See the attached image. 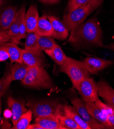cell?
Segmentation results:
<instances>
[{
    "label": "cell",
    "mask_w": 114,
    "mask_h": 129,
    "mask_svg": "<svg viewBox=\"0 0 114 129\" xmlns=\"http://www.w3.org/2000/svg\"><path fill=\"white\" fill-rule=\"evenodd\" d=\"M90 0H69L68 4V11H71L76 8L86 5Z\"/></svg>",
    "instance_id": "f1b7e54d"
},
{
    "label": "cell",
    "mask_w": 114,
    "mask_h": 129,
    "mask_svg": "<svg viewBox=\"0 0 114 129\" xmlns=\"http://www.w3.org/2000/svg\"><path fill=\"white\" fill-rule=\"evenodd\" d=\"M27 129H43V128L39 124L35 123L33 124H30L28 126Z\"/></svg>",
    "instance_id": "74e56055"
},
{
    "label": "cell",
    "mask_w": 114,
    "mask_h": 129,
    "mask_svg": "<svg viewBox=\"0 0 114 129\" xmlns=\"http://www.w3.org/2000/svg\"><path fill=\"white\" fill-rule=\"evenodd\" d=\"M39 1L43 3L52 4L57 3L58 2H59L60 0H39Z\"/></svg>",
    "instance_id": "8d00e7d4"
},
{
    "label": "cell",
    "mask_w": 114,
    "mask_h": 129,
    "mask_svg": "<svg viewBox=\"0 0 114 129\" xmlns=\"http://www.w3.org/2000/svg\"><path fill=\"white\" fill-rule=\"evenodd\" d=\"M63 112L64 114L70 117L77 123L81 128V129H91L88 125L80 116L77 110L73 106L68 105H63Z\"/></svg>",
    "instance_id": "d6986e66"
},
{
    "label": "cell",
    "mask_w": 114,
    "mask_h": 129,
    "mask_svg": "<svg viewBox=\"0 0 114 129\" xmlns=\"http://www.w3.org/2000/svg\"><path fill=\"white\" fill-rule=\"evenodd\" d=\"M10 40V38L8 35V31H0V44L7 42Z\"/></svg>",
    "instance_id": "1f68e13d"
},
{
    "label": "cell",
    "mask_w": 114,
    "mask_h": 129,
    "mask_svg": "<svg viewBox=\"0 0 114 129\" xmlns=\"http://www.w3.org/2000/svg\"><path fill=\"white\" fill-rule=\"evenodd\" d=\"M15 6H7L0 10V31H6L14 21L18 13Z\"/></svg>",
    "instance_id": "30bf717a"
},
{
    "label": "cell",
    "mask_w": 114,
    "mask_h": 129,
    "mask_svg": "<svg viewBox=\"0 0 114 129\" xmlns=\"http://www.w3.org/2000/svg\"><path fill=\"white\" fill-rule=\"evenodd\" d=\"M47 18L52 25L53 31L52 37L61 40L66 39L69 35V31L62 21L54 16H48Z\"/></svg>",
    "instance_id": "8fae6325"
},
{
    "label": "cell",
    "mask_w": 114,
    "mask_h": 129,
    "mask_svg": "<svg viewBox=\"0 0 114 129\" xmlns=\"http://www.w3.org/2000/svg\"><path fill=\"white\" fill-rule=\"evenodd\" d=\"M53 27L47 16L43 15L38 20L34 33L38 36L52 37Z\"/></svg>",
    "instance_id": "e0dca14e"
},
{
    "label": "cell",
    "mask_w": 114,
    "mask_h": 129,
    "mask_svg": "<svg viewBox=\"0 0 114 129\" xmlns=\"http://www.w3.org/2000/svg\"><path fill=\"white\" fill-rule=\"evenodd\" d=\"M0 48L5 49L8 53L11 63H23L22 60V49L14 42H5L0 44Z\"/></svg>",
    "instance_id": "9a60e30c"
},
{
    "label": "cell",
    "mask_w": 114,
    "mask_h": 129,
    "mask_svg": "<svg viewBox=\"0 0 114 129\" xmlns=\"http://www.w3.org/2000/svg\"><path fill=\"white\" fill-rule=\"evenodd\" d=\"M0 125H1V128H10L11 127V124L8 122L7 119L4 117L1 120Z\"/></svg>",
    "instance_id": "836d02e7"
},
{
    "label": "cell",
    "mask_w": 114,
    "mask_h": 129,
    "mask_svg": "<svg viewBox=\"0 0 114 129\" xmlns=\"http://www.w3.org/2000/svg\"><path fill=\"white\" fill-rule=\"evenodd\" d=\"M8 59H9L8 53L5 49L0 48V62L4 61Z\"/></svg>",
    "instance_id": "d6a6232c"
},
{
    "label": "cell",
    "mask_w": 114,
    "mask_h": 129,
    "mask_svg": "<svg viewBox=\"0 0 114 129\" xmlns=\"http://www.w3.org/2000/svg\"><path fill=\"white\" fill-rule=\"evenodd\" d=\"M59 71L65 73L70 79L72 85L75 88L79 83L87 77H90L83 62L67 57L65 62L60 66Z\"/></svg>",
    "instance_id": "3957f363"
},
{
    "label": "cell",
    "mask_w": 114,
    "mask_h": 129,
    "mask_svg": "<svg viewBox=\"0 0 114 129\" xmlns=\"http://www.w3.org/2000/svg\"><path fill=\"white\" fill-rule=\"evenodd\" d=\"M83 62L87 71L91 75H95L113 64L111 61L96 57H87Z\"/></svg>",
    "instance_id": "9c48e42d"
},
{
    "label": "cell",
    "mask_w": 114,
    "mask_h": 129,
    "mask_svg": "<svg viewBox=\"0 0 114 129\" xmlns=\"http://www.w3.org/2000/svg\"><path fill=\"white\" fill-rule=\"evenodd\" d=\"M95 105L102 111L105 114L108 115L114 113V110L108 105L102 102L99 98H98L96 101L94 102Z\"/></svg>",
    "instance_id": "f546056e"
},
{
    "label": "cell",
    "mask_w": 114,
    "mask_h": 129,
    "mask_svg": "<svg viewBox=\"0 0 114 129\" xmlns=\"http://www.w3.org/2000/svg\"><path fill=\"white\" fill-rule=\"evenodd\" d=\"M104 0H90L88 5L90 6L91 14L102 4Z\"/></svg>",
    "instance_id": "4dcf8cb0"
},
{
    "label": "cell",
    "mask_w": 114,
    "mask_h": 129,
    "mask_svg": "<svg viewBox=\"0 0 114 129\" xmlns=\"http://www.w3.org/2000/svg\"><path fill=\"white\" fill-rule=\"evenodd\" d=\"M21 14L20 11H18L17 15L12 24L10 25L8 31V35L10 38V40L16 44H19L21 39L20 38V21Z\"/></svg>",
    "instance_id": "44dd1931"
},
{
    "label": "cell",
    "mask_w": 114,
    "mask_h": 129,
    "mask_svg": "<svg viewBox=\"0 0 114 129\" xmlns=\"http://www.w3.org/2000/svg\"><path fill=\"white\" fill-rule=\"evenodd\" d=\"M44 51L56 63L60 66L62 65L65 62L67 57L61 47L58 44H57L53 48L45 50Z\"/></svg>",
    "instance_id": "7402d4cb"
},
{
    "label": "cell",
    "mask_w": 114,
    "mask_h": 129,
    "mask_svg": "<svg viewBox=\"0 0 114 129\" xmlns=\"http://www.w3.org/2000/svg\"><path fill=\"white\" fill-rule=\"evenodd\" d=\"M73 106L78 111L81 118L88 125L91 129H103L105 128V126L102 124L97 121L87 110L85 102L84 101L79 98H76L71 101Z\"/></svg>",
    "instance_id": "52a82bcc"
},
{
    "label": "cell",
    "mask_w": 114,
    "mask_h": 129,
    "mask_svg": "<svg viewBox=\"0 0 114 129\" xmlns=\"http://www.w3.org/2000/svg\"><path fill=\"white\" fill-rule=\"evenodd\" d=\"M107 47L114 51V42H113V43H111V44H110L109 45L107 46Z\"/></svg>",
    "instance_id": "f35d334b"
},
{
    "label": "cell",
    "mask_w": 114,
    "mask_h": 129,
    "mask_svg": "<svg viewBox=\"0 0 114 129\" xmlns=\"http://www.w3.org/2000/svg\"><path fill=\"white\" fill-rule=\"evenodd\" d=\"M97 85L98 95L114 110V89L106 81L102 79L97 83Z\"/></svg>",
    "instance_id": "4fadbf2b"
},
{
    "label": "cell",
    "mask_w": 114,
    "mask_h": 129,
    "mask_svg": "<svg viewBox=\"0 0 114 129\" xmlns=\"http://www.w3.org/2000/svg\"><path fill=\"white\" fill-rule=\"evenodd\" d=\"M12 81L10 72L7 70L2 78L0 79V98L6 93Z\"/></svg>",
    "instance_id": "4316f807"
},
{
    "label": "cell",
    "mask_w": 114,
    "mask_h": 129,
    "mask_svg": "<svg viewBox=\"0 0 114 129\" xmlns=\"http://www.w3.org/2000/svg\"><path fill=\"white\" fill-rule=\"evenodd\" d=\"M32 112L33 117L49 115H57L63 111V107L57 101H40L28 102L27 104Z\"/></svg>",
    "instance_id": "277c9868"
},
{
    "label": "cell",
    "mask_w": 114,
    "mask_h": 129,
    "mask_svg": "<svg viewBox=\"0 0 114 129\" xmlns=\"http://www.w3.org/2000/svg\"><path fill=\"white\" fill-rule=\"evenodd\" d=\"M1 112H2V102H1V98H0V121H1Z\"/></svg>",
    "instance_id": "ab89813d"
},
{
    "label": "cell",
    "mask_w": 114,
    "mask_h": 129,
    "mask_svg": "<svg viewBox=\"0 0 114 129\" xmlns=\"http://www.w3.org/2000/svg\"><path fill=\"white\" fill-rule=\"evenodd\" d=\"M85 105L88 112L97 121L104 125L105 128H114L107 120V115L101 111L94 102H85Z\"/></svg>",
    "instance_id": "7c38bea8"
},
{
    "label": "cell",
    "mask_w": 114,
    "mask_h": 129,
    "mask_svg": "<svg viewBox=\"0 0 114 129\" xmlns=\"http://www.w3.org/2000/svg\"><path fill=\"white\" fill-rule=\"evenodd\" d=\"M21 14L20 21V39L26 38L27 35L26 31V23H25V7L24 6H22L19 10Z\"/></svg>",
    "instance_id": "83f0119b"
},
{
    "label": "cell",
    "mask_w": 114,
    "mask_h": 129,
    "mask_svg": "<svg viewBox=\"0 0 114 129\" xmlns=\"http://www.w3.org/2000/svg\"><path fill=\"white\" fill-rule=\"evenodd\" d=\"M91 14L90 6L87 4L68 12L63 17L62 22L67 30L71 31L83 23Z\"/></svg>",
    "instance_id": "5b68a950"
},
{
    "label": "cell",
    "mask_w": 114,
    "mask_h": 129,
    "mask_svg": "<svg viewBox=\"0 0 114 129\" xmlns=\"http://www.w3.org/2000/svg\"><path fill=\"white\" fill-rule=\"evenodd\" d=\"M107 120L109 123L114 127V113L107 116Z\"/></svg>",
    "instance_id": "d590c367"
},
{
    "label": "cell",
    "mask_w": 114,
    "mask_h": 129,
    "mask_svg": "<svg viewBox=\"0 0 114 129\" xmlns=\"http://www.w3.org/2000/svg\"><path fill=\"white\" fill-rule=\"evenodd\" d=\"M7 104L9 109L12 113L11 120L13 125H15L22 116L28 110L25 107V100H18L9 96L8 98Z\"/></svg>",
    "instance_id": "ba28073f"
},
{
    "label": "cell",
    "mask_w": 114,
    "mask_h": 129,
    "mask_svg": "<svg viewBox=\"0 0 114 129\" xmlns=\"http://www.w3.org/2000/svg\"><path fill=\"white\" fill-rule=\"evenodd\" d=\"M85 102H95L98 98V86L95 81L87 77L75 87Z\"/></svg>",
    "instance_id": "8992f818"
},
{
    "label": "cell",
    "mask_w": 114,
    "mask_h": 129,
    "mask_svg": "<svg viewBox=\"0 0 114 129\" xmlns=\"http://www.w3.org/2000/svg\"><path fill=\"white\" fill-rule=\"evenodd\" d=\"M70 31L68 41L73 45L104 46L102 31L95 18L81 23Z\"/></svg>",
    "instance_id": "6da1fadb"
},
{
    "label": "cell",
    "mask_w": 114,
    "mask_h": 129,
    "mask_svg": "<svg viewBox=\"0 0 114 129\" xmlns=\"http://www.w3.org/2000/svg\"><path fill=\"white\" fill-rule=\"evenodd\" d=\"M25 49L32 51L33 53L44 56L41 50L37 41V35L34 33L27 34L25 43Z\"/></svg>",
    "instance_id": "603a6c76"
},
{
    "label": "cell",
    "mask_w": 114,
    "mask_h": 129,
    "mask_svg": "<svg viewBox=\"0 0 114 129\" xmlns=\"http://www.w3.org/2000/svg\"><path fill=\"white\" fill-rule=\"evenodd\" d=\"M29 67L24 63L16 62L10 67L12 81L22 80L26 76Z\"/></svg>",
    "instance_id": "ffe728a7"
},
{
    "label": "cell",
    "mask_w": 114,
    "mask_h": 129,
    "mask_svg": "<svg viewBox=\"0 0 114 129\" xmlns=\"http://www.w3.org/2000/svg\"><path fill=\"white\" fill-rule=\"evenodd\" d=\"M37 41L42 51L51 49L57 44L52 37L37 36Z\"/></svg>",
    "instance_id": "484cf974"
},
{
    "label": "cell",
    "mask_w": 114,
    "mask_h": 129,
    "mask_svg": "<svg viewBox=\"0 0 114 129\" xmlns=\"http://www.w3.org/2000/svg\"><path fill=\"white\" fill-rule=\"evenodd\" d=\"M60 121L61 129H81V127L70 117L63 113H58L56 115Z\"/></svg>",
    "instance_id": "cb8c5ba5"
},
{
    "label": "cell",
    "mask_w": 114,
    "mask_h": 129,
    "mask_svg": "<svg viewBox=\"0 0 114 129\" xmlns=\"http://www.w3.org/2000/svg\"><path fill=\"white\" fill-rule=\"evenodd\" d=\"M32 118V112L30 109L25 113L16 124L10 128L14 129H27L28 126L30 125Z\"/></svg>",
    "instance_id": "d4e9b609"
},
{
    "label": "cell",
    "mask_w": 114,
    "mask_h": 129,
    "mask_svg": "<svg viewBox=\"0 0 114 129\" xmlns=\"http://www.w3.org/2000/svg\"><path fill=\"white\" fill-rule=\"evenodd\" d=\"M22 83L24 85L37 89H51L54 87L52 78L43 67L29 68Z\"/></svg>",
    "instance_id": "7a4b0ae2"
},
{
    "label": "cell",
    "mask_w": 114,
    "mask_h": 129,
    "mask_svg": "<svg viewBox=\"0 0 114 129\" xmlns=\"http://www.w3.org/2000/svg\"><path fill=\"white\" fill-rule=\"evenodd\" d=\"M4 117H5L6 119H8V118H11V116H12V113L11 111H10V110L9 109H6L4 111Z\"/></svg>",
    "instance_id": "e575fe53"
},
{
    "label": "cell",
    "mask_w": 114,
    "mask_h": 129,
    "mask_svg": "<svg viewBox=\"0 0 114 129\" xmlns=\"http://www.w3.org/2000/svg\"><path fill=\"white\" fill-rule=\"evenodd\" d=\"M35 122L43 129H61L59 119L56 115L39 116L35 118Z\"/></svg>",
    "instance_id": "ac0fdd59"
},
{
    "label": "cell",
    "mask_w": 114,
    "mask_h": 129,
    "mask_svg": "<svg viewBox=\"0 0 114 129\" xmlns=\"http://www.w3.org/2000/svg\"><path fill=\"white\" fill-rule=\"evenodd\" d=\"M23 63L29 68L35 67H44L45 56L38 55L32 51L22 49Z\"/></svg>",
    "instance_id": "5bb4252c"
},
{
    "label": "cell",
    "mask_w": 114,
    "mask_h": 129,
    "mask_svg": "<svg viewBox=\"0 0 114 129\" xmlns=\"http://www.w3.org/2000/svg\"><path fill=\"white\" fill-rule=\"evenodd\" d=\"M39 18L37 7L31 5L25 15V23L27 34L34 32Z\"/></svg>",
    "instance_id": "2e32d148"
}]
</instances>
